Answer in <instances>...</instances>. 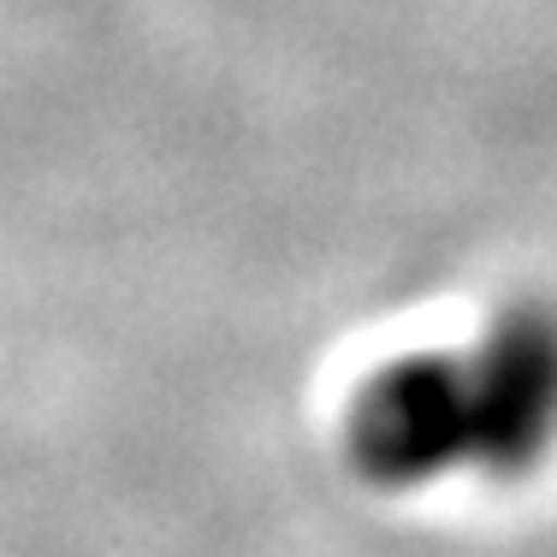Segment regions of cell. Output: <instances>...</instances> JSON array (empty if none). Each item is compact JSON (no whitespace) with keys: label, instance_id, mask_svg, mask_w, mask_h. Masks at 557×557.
<instances>
[{"label":"cell","instance_id":"1","mask_svg":"<svg viewBox=\"0 0 557 557\" xmlns=\"http://www.w3.org/2000/svg\"><path fill=\"white\" fill-rule=\"evenodd\" d=\"M344 450H350V469L386 493L428 486L462 462H474L462 356H404V362L380 368L350 404Z\"/></svg>","mask_w":557,"mask_h":557},{"label":"cell","instance_id":"2","mask_svg":"<svg viewBox=\"0 0 557 557\" xmlns=\"http://www.w3.org/2000/svg\"><path fill=\"white\" fill-rule=\"evenodd\" d=\"M469 368V416H474V462L493 474H528L546 450L552 404H557V344L546 309H510L486 333Z\"/></svg>","mask_w":557,"mask_h":557}]
</instances>
